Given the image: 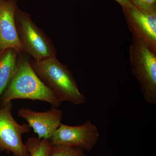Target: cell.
I'll return each instance as SVG.
<instances>
[{
    "mask_svg": "<svg viewBox=\"0 0 156 156\" xmlns=\"http://www.w3.org/2000/svg\"><path fill=\"white\" fill-rule=\"evenodd\" d=\"M132 40L144 43L156 53V11H146L136 8H123Z\"/></svg>",
    "mask_w": 156,
    "mask_h": 156,
    "instance_id": "obj_7",
    "label": "cell"
},
{
    "mask_svg": "<svg viewBox=\"0 0 156 156\" xmlns=\"http://www.w3.org/2000/svg\"><path fill=\"white\" fill-rule=\"evenodd\" d=\"M99 137L97 127L88 120L78 126H69L61 123L50 141L52 144L73 146L89 152L96 145Z\"/></svg>",
    "mask_w": 156,
    "mask_h": 156,
    "instance_id": "obj_6",
    "label": "cell"
},
{
    "mask_svg": "<svg viewBox=\"0 0 156 156\" xmlns=\"http://www.w3.org/2000/svg\"><path fill=\"white\" fill-rule=\"evenodd\" d=\"M17 0H0V50L12 48L25 53L20 42L15 23Z\"/></svg>",
    "mask_w": 156,
    "mask_h": 156,
    "instance_id": "obj_9",
    "label": "cell"
},
{
    "mask_svg": "<svg viewBox=\"0 0 156 156\" xmlns=\"http://www.w3.org/2000/svg\"><path fill=\"white\" fill-rule=\"evenodd\" d=\"M133 6L146 11H156V0H130Z\"/></svg>",
    "mask_w": 156,
    "mask_h": 156,
    "instance_id": "obj_13",
    "label": "cell"
},
{
    "mask_svg": "<svg viewBox=\"0 0 156 156\" xmlns=\"http://www.w3.org/2000/svg\"><path fill=\"white\" fill-rule=\"evenodd\" d=\"M49 156H87L85 151L77 147L51 144Z\"/></svg>",
    "mask_w": 156,
    "mask_h": 156,
    "instance_id": "obj_12",
    "label": "cell"
},
{
    "mask_svg": "<svg viewBox=\"0 0 156 156\" xmlns=\"http://www.w3.org/2000/svg\"><path fill=\"white\" fill-rule=\"evenodd\" d=\"M29 156H49L51 143L49 140L30 137L26 143Z\"/></svg>",
    "mask_w": 156,
    "mask_h": 156,
    "instance_id": "obj_11",
    "label": "cell"
},
{
    "mask_svg": "<svg viewBox=\"0 0 156 156\" xmlns=\"http://www.w3.org/2000/svg\"><path fill=\"white\" fill-rule=\"evenodd\" d=\"M62 115L61 110L53 107L44 112H36L23 108L17 112V115L27 121L38 138L50 140L61 125Z\"/></svg>",
    "mask_w": 156,
    "mask_h": 156,
    "instance_id": "obj_8",
    "label": "cell"
},
{
    "mask_svg": "<svg viewBox=\"0 0 156 156\" xmlns=\"http://www.w3.org/2000/svg\"><path fill=\"white\" fill-rule=\"evenodd\" d=\"M131 73L137 80L144 100L156 104V53L142 42L132 40L129 48Z\"/></svg>",
    "mask_w": 156,
    "mask_h": 156,
    "instance_id": "obj_4",
    "label": "cell"
},
{
    "mask_svg": "<svg viewBox=\"0 0 156 156\" xmlns=\"http://www.w3.org/2000/svg\"><path fill=\"white\" fill-rule=\"evenodd\" d=\"M15 19L17 35L25 53L37 61L56 57L53 42L29 14L17 8Z\"/></svg>",
    "mask_w": 156,
    "mask_h": 156,
    "instance_id": "obj_3",
    "label": "cell"
},
{
    "mask_svg": "<svg viewBox=\"0 0 156 156\" xmlns=\"http://www.w3.org/2000/svg\"><path fill=\"white\" fill-rule=\"evenodd\" d=\"M19 53L12 48L0 50V97L16 72Z\"/></svg>",
    "mask_w": 156,
    "mask_h": 156,
    "instance_id": "obj_10",
    "label": "cell"
},
{
    "mask_svg": "<svg viewBox=\"0 0 156 156\" xmlns=\"http://www.w3.org/2000/svg\"><path fill=\"white\" fill-rule=\"evenodd\" d=\"M115 1L119 3L123 8L128 9L134 6L130 2V0H115Z\"/></svg>",
    "mask_w": 156,
    "mask_h": 156,
    "instance_id": "obj_14",
    "label": "cell"
},
{
    "mask_svg": "<svg viewBox=\"0 0 156 156\" xmlns=\"http://www.w3.org/2000/svg\"><path fill=\"white\" fill-rule=\"evenodd\" d=\"M12 101L0 107V150L14 156H29L26 147L22 141L23 135L31 131L26 123L19 124L11 113Z\"/></svg>",
    "mask_w": 156,
    "mask_h": 156,
    "instance_id": "obj_5",
    "label": "cell"
},
{
    "mask_svg": "<svg viewBox=\"0 0 156 156\" xmlns=\"http://www.w3.org/2000/svg\"><path fill=\"white\" fill-rule=\"evenodd\" d=\"M30 63L38 77L56 93L62 102L68 101L76 105L86 102V96L80 92L72 73L56 57L39 61L30 59Z\"/></svg>",
    "mask_w": 156,
    "mask_h": 156,
    "instance_id": "obj_2",
    "label": "cell"
},
{
    "mask_svg": "<svg viewBox=\"0 0 156 156\" xmlns=\"http://www.w3.org/2000/svg\"><path fill=\"white\" fill-rule=\"evenodd\" d=\"M26 99L45 101L57 108L62 102L52 89L47 87L32 68L27 54L18 55L16 72L0 97V107L12 100Z\"/></svg>",
    "mask_w": 156,
    "mask_h": 156,
    "instance_id": "obj_1",
    "label": "cell"
}]
</instances>
